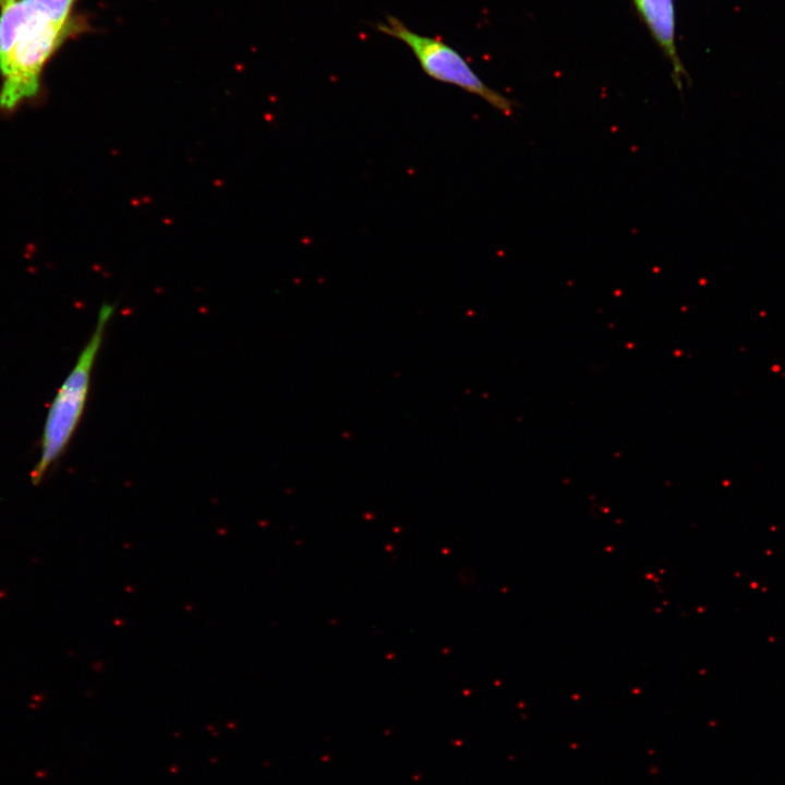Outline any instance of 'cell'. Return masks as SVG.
<instances>
[{"label":"cell","mask_w":785,"mask_h":785,"mask_svg":"<svg viewBox=\"0 0 785 785\" xmlns=\"http://www.w3.org/2000/svg\"><path fill=\"white\" fill-rule=\"evenodd\" d=\"M78 0H0V107L13 109L40 88L44 68L70 39L92 31Z\"/></svg>","instance_id":"cell-1"},{"label":"cell","mask_w":785,"mask_h":785,"mask_svg":"<svg viewBox=\"0 0 785 785\" xmlns=\"http://www.w3.org/2000/svg\"><path fill=\"white\" fill-rule=\"evenodd\" d=\"M112 313V305L105 304L100 309L92 336L50 403L44 424L40 456L32 471L33 484H38L60 458L78 425L88 396L93 366Z\"/></svg>","instance_id":"cell-2"},{"label":"cell","mask_w":785,"mask_h":785,"mask_svg":"<svg viewBox=\"0 0 785 785\" xmlns=\"http://www.w3.org/2000/svg\"><path fill=\"white\" fill-rule=\"evenodd\" d=\"M376 28L402 41L428 77L475 95L505 114L512 113L514 101L487 86L466 58L444 40L415 33L394 15H386Z\"/></svg>","instance_id":"cell-3"},{"label":"cell","mask_w":785,"mask_h":785,"mask_svg":"<svg viewBox=\"0 0 785 785\" xmlns=\"http://www.w3.org/2000/svg\"><path fill=\"white\" fill-rule=\"evenodd\" d=\"M640 15L651 31L656 43L671 60L673 78L678 88L687 72L678 57L675 45V10L674 0H633Z\"/></svg>","instance_id":"cell-4"}]
</instances>
